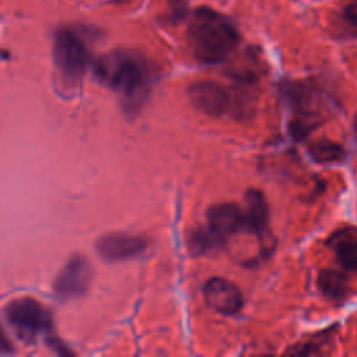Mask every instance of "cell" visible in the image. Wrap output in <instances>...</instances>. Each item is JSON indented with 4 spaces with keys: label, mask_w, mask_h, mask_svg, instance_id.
<instances>
[{
    "label": "cell",
    "mask_w": 357,
    "mask_h": 357,
    "mask_svg": "<svg viewBox=\"0 0 357 357\" xmlns=\"http://www.w3.org/2000/svg\"><path fill=\"white\" fill-rule=\"evenodd\" d=\"M244 227L257 236H261L266 230L269 209L265 197L261 191L251 188L245 194V209L243 212Z\"/></svg>",
    "instance_id": "cell-10"
},
{
    "label": "cell",
    "mask_w": 357,
    "mask_h": 357,
    "mask_svg": "<svg viewBox=\"0 0 357 357\" xmlns=\"http://www.w3.org/2000/svg\"><path fill=\"white\" fill-rule=\"evenodd\" d=\"M317 284L319 290L329 298H343L347 293V282L346 278L333 269H325L319 272Z\"/></svg>",
    "instance_id": "cell-13"
},
{
    "label": "cell",
    "mask_w": 357,
    "mask_h": 357,
    "mask_svg": "<svg viewBox=\"0 0 357 357\" xmlns=\"http://www.w3.org/2000/svg\"><path fill=\"white\" fill-rule=\"evenodd\" d=\"M96 77L121 95L127 109L134 110L145 100L152 70L145 57L132 50H113L95 63Z\"/></svg>",
    "instance_id": "cell-1"
},
{
    "label": "cell",
    "mask_w": 357,
    "mask_h": 357,
    "mask_svg": "<svg viewBox=\"0 0 357 357\" xmlns=\"http://www.w3.org/2000/svg\"><path fill=\"white\" fill-rule=\"evenodd\" d=\"M191 103L202 113L213 117L233 110V92L215 81H199L190 86Z\"/></svg>",
    "instance_id": "cell-6"
},
{
    "label": "cell",
    "mask_w": 357,
    "mask_h": 357,
    "mask_svg": "<svg viewBox=\"0 0 357 357\" xmlns=\"http://www.w3.org/2000/svg\"><path fill=\"white\" fill-rule=\"evenodd\" d=\"M328 244L344 269L357 272V230L342 229L332 234Z\"/></svg>",
    "instance_id": "cell-11"
},
{
    "label": "cell",
    "mask_w": 357,
    "mask_h": 357,
    "mask_svg": "<svg viewBox=\"0 0 357 357\" xmlns=\"http://www.w3.org/2000/svg\"><path fill=\"white\" fill-rule=\"evenodd\" d=\"M148 248V240L130 233H109L96 241L98 254L109 262L135 258Z\"/></svg>",
    "instance_id": "cell-7"
},
{
    "label": "cell",
    "mask_w": 357,
    "mask_h": 357,
    "mask_svg": "<svg viewBox=\"0 0 357 357\" xmlns=\"http://www.w3.org/2000/svg\"><path fill=\"white\" fill-rule=\"evenodd\" d=\"M11 351H14L13 342L7 336L3 326L0 325V353H11Z\"/></svg>",
    "instance_id": "cell-16"
},
{
    "label": "cell",
    "mask_w": 357,
    "mask_h": 357,
    "mask_svg": "<svg viewBox=\"0 0 357 357\" xmlns=\"http://www.w3.org/2000/svg\"><path fill=\"white\" fill-rule=\"evenodd\" d=\"M204 296L206 304L223 315H233L243 305L240 289L223 278H211L204 286Z\"/></svg>",
    "instance_id": "cell-8"
},
{
    "label": "cell",
    "mask_w": 357,
    "mask_h": 357,
    "mask_svg": "<svg viewBox=\"0 0 357 357\" xmlns=\"http://www.w3.org/2000/svg\"><path fill=\"white\" fill-rule=\"evenodd\" d=\"M184 1H185V0H170V3H172V7H173V10H174V11H178V10H181V8H183V4H184Z\"/></svg>",
    "instance_id": "cell-17"
},
{
    "label": "cell",
    "mask_w": 357,
    "mask_h": 357,
    "mask_svg": "<svg viewBox=\"0 0 357 357\" xmlns=\"http://www.w3.org/2000/svg\"><path fill=\"white\" fill-rule=\"evenodd\" d=\"M187 40L198 61L215 64L227 59L236 49L238 33L226 15L209 7H199L188 22Z\"/></svg>",
    "instance_id": "cell-2"
},
{
    "label": "cell",
    "mask_w": 357,
    "mask_h": 357,
    "mask_svg": "<svg viewBox=\"0 0 357 357\" xmlns=\"http://www.w3.org/2000/svg\"><path fill=\"white\" fill-rule=\"evenodd\" d=\"M343 20L344 22L354 31H357V0H351L343 8Z\"/></svg>",
    "instance_id": "cell-15"
},
{
    "label": "cell",
    "mask_w": 357,
    "mask_h": 357,
    "mask_svg": "<svg viewBox=\"0 0 357 357\" xmlns=\"http://www.w3.org/2000/svg\"><path fill=\"white\" fill-rule=\"evenodd\" d=\"M93 269L82 255L71 257L54 279V293L60 300H71L85 294L91 286Z\"/></svg>",
    "instance_id": "cell-5"
},
{
    "label": "cell",
    "mask_w": 357,
    "mask_h": 357,
    "mask_svg": "<svg viewBox=\"0 0 357 357\" xmlns=\"http://www.w3.org/2000/svg\"><path fill=\"white\" fill-rule=\"evenodd\" d=\"M53 57L61 78L67 84H77L89 67L91 52L84 36L66 26L54 35Z\"/></svg>",
    "instance_id": "cell-3"
},
{
    "label": "cell",
    "mask_w": 357,
    "mask_h": 357,
    "mask_svg": "<svg viewBox=\"0 0 357 357\" xmlns=\"http://www.w3.org/2000/svg\"><path fill=\"white\" fill-rule=\"evenodd\" d=\"M223 238H220L218 234H215L209 227L195 229L190 237H188V247L192 251V254H204L208 252L218 245H220Z\"/></svg>",
    "instance_id": "cell-14"
},
{
    "label": "cell",
    "mask_w": 357,
    "mask_h": 357,
    "mask_svg": "<svg viewBox=\"0 0 357 357\" xmlns=\"http://www.w3.org/2000/svg\"><path fill=\"white\" fill-rule=\"evenodd\" d=\"M310 156L318 163H336L344 159V148L331 139L314 141L308 148Z\"/></svg>",
    "instance_id": "cell-12"
},
{
    "label": "cell",
    "mask_w": 357,
    "mask_h": 357,
    "mask_svg": "<svg viewBox=\"0 0 357 357\" xmlns=\"http://www.w3.org/2000/svg\"><path fill=\"white\" fill-rule=\"evenodd\" d=\"M208 227L220 238H226L244 227L243 211L231 202L212 205L206 213Z\"/></svg>",
    "instance_id": "cell-9"
},
{
    "label": "cell",
    "mask_w": 357,
    "mask_h": 357,
    "mask_svg": "<svg viewBox=\"0 0 357 357\" xmlns=\"http://www.w3.org/2000/svg\"><path fill=\"white\" fill-rule=\"evenodd\" d=\"M356 130H357V120H356Z\"/></svg>",
    "instance_id": "cell-19"
},
{
    "label": "cell",
    "mask_w": 357,
    "mask_h": 357,
    "mask_svg": "<svg viewBox=\"0 0 357 357\" xmlns=\"http://www.w3.org/2000/svg\"><path fill=\"white\" fill-rule=\"evenodd\" d=\"M4 314L20 337L28 342L35 340L39 335L50 332L53 326L50 311L32 297H21L10 301Z\"/></svg>",
    "instance_id": "cell-4"
},
{
    "label": "cell",
    "mask_w": 357,
    "mask_h": 357,
    "mask_svg": "<svg viewBox=\"0 0 357 357\" xmlns=\"http://www.w3.org/2000/svg\"><path fill=\"white\" fill-rule=\"evenodd\" d=\"M113 1H117V3H123V1H127V0H113Z\"/></svg>",
    "instance_id": "cell-18"
}]
</instances>
